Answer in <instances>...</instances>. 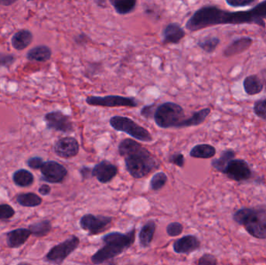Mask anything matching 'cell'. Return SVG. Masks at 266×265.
Returning <instances> with one entry per match:
<instances>
[{"mask_svg": "<svg viewBox=\"0 0 266 265\" xmlns=\"http://www.w3.org/2000/svg\"><path fill=\"white\" fill-rule=\"evenodd\" d=\"M265 20L266 0L245 11H228L217 6L207 5L193 13L187 21L185 28L195 32L216 25H255L265 29Z\"/></svg>", "mask_w": 266, "mask_h": 265, "instance_id": "6da1fadb", "label": "cell"}, {"mask_svg": "<svg viewBox=\"0 0 266 265\" xmlns=\"http://www.w3.org/2000/svg\"><path fill=\"white\" fill-rule=\"evenodd\" d=\"M136 237V229H133L129 233H122L118 232L108 233L102 238L104 247L98 250L91 257L93 264H101L110 259L114 258L129 249L134 243Z\"/></svg>", "mask_w": 266, "mask_h": 265, "instance_id": "7a4b0ae2", "label": "cell"}, {"mask_svg": "<svg viewBox=\"0 0 266 265\" xmlns=\"http://www.w3.org/2000/svg\"><path fill=\"white\" fill-rule=\"evenodd\" d=\"M126 170L132 178L140 179L158 169L160 164L147 149H139L125 157Z\"/></svg>", "mask_w": 266, "mask_h": 265, "instance_id": "3957f363", "label": "cell"}, {"mask_svg": "<svg viewBox=\"0 0 266 265\" xmlns=\"http://www.w3.org/2000/svg\"><path fill=\"white\" fill-rule=\"evenodd\" d=\"M234 220L252 236L266 239V210L243 208L234 214Z\"/></svg>", "mask_w": 266, "mask_h": 265, "instance_id": "277c9868", "label": "cell"}, {"mask_svg": "<svg viewBox=\"0 0 266 265\" xmlns=\"http://www.w3.org/2000/svg\"><path fill=\"white\" fill-rule=\"evenodd\" d=\"M154 118L156 125L161 129H178L180 124L187 117L179 104L165 102L157 107Z\"/></svg>", "mask_w": 266, "mask_h": 265, "instance_id": "5b68a950", "label": "cell"}, {"mask_svg": "<svg viewBox=\"0 0 266 265\" xmlns=\"http://www.w3.org/2000/svg\"><path fill=\"white\" fill-rule=\"evenodd\" d=\"M110 125L114 130L125 132L140 142H151L153 136L147 129L138 125L130 117L114 116L110 118Z\"/></svg>", "mask_w": 266, "mask_h": 265, "instance_id": "8992f818", "label": "cell"}, {"mask_svg": "<svg viewBox=\"0 0 266 265\" xmlns=\"http://www.w3.org/2000/svg\"><path fill=\"white\" fill-rule=\"evenodd\" d=\"M80 238L71 236L63 242L52 247L44 257L47 263L55 265H61L80 245Z\"/></svg>", "mask_w": 266, "mask_h": 265, "instance_id": "52a82bcc", "label": "cell"}, {"mask_svg": "<svg viewBox=\"0 0 266 265\" xmlns=\"http://www.w3.org/2000/svg\"><path fill=\"white\" fill-rule=\"evenodd\" d=\"M88 105L103 108H137L138 102L133 98L108 95L105 97L90 96L86 99Z\"/></svg>", "mask_w": 266, "mask_h": 265, "instance_id": "ba28073f", "label": "cell"}, {"mask_svg": "<svg viewBox=\"0 0 266 265\" xmlns=\"http://www.w3.org/2000/svg\"><path fill=\"white\" fill-rule=\"evenodd\" d=\"M47 129L63 133H71L74 127L71 117L60 111H53L46 114L44 117Z\"/></svg>", "mask_w": 266, "mask_h": 265, "instance_id": "9c48e42d", "label": "cell"}, {"mask_svg": "<svg viewBox=\"0 0 266 265\" xmlns=\"http://www.w3.org/2000/svg\"><path fill=\"white\" fill-rule=\"evenodd\" d=\"M111 222L112 218L110 216L87 214L80 219V225L82 229L87 231L90 236H93L105 231Z\"/></svg>", "mask_w": 266, "mask_h": 265, "instance_id": "30bf717a", "label": "cell"}, {"mask_svg": "<svg viewBox=\"0 0 266 265\" xmlns=\"http://www.w3.org/2000/svg\"><path fill=\"white\" fill-rule=\"evenodd\" d=\"M41 180L50 184H59L63 182L68 174V171L63 165L53 160L44 162L40 169Z\"/></svg>", "mask_w": 266, "mask_h": 265, "instance_id": "8fae6325", "label": "cell"}, {"mask_svg": "<svg viewBox=\"0 0 266 265\" xmlns=\"http://www.w3.org/2000/svg\"><path fill=\"white\" fill-rule=\"evenodd\" d=\"M224 174L227 178L236 181H246L252 177L250 166L245 160L234 159L226 166Z\"/></svg>", "mask_w": 266, "mask_h": 265, "instance_id": "7c38bea8", "label": "cell"}, {"mask_svg": "<svg viewBox=\"0 0 266 265\" xmlns=\"http://www.w3.org/2000/svg\"><path fill=\"white\" fill-rule=\"evenodd\" d=\"M53 150L59 157L70 159L77 156L80 151V145L74 137H64L55 142Z\"/></svg>", "mask_w": 266, "mask_h": 265, "instance_id": "4fadbf2b", "label": "cell"}, {"mask_svg": "<svg viewBox=\"0 0 266 265\" xmlns=\"http://www.w3.org/2000/svg\"><path fill=\"white\" fill-rule=\"evenodd\" d=\"M118 174V168L109 161L103 160L92 169V177H95L102 184L110 182Z\"/></svg>", "mask_w": 266, "mask_h": 265, "instance_id": "5bb4252c", "label": "cell"}, {"mask_svg": "<svg viewBox=\"0 0 266 265\" xmlns=\"http://www.w3.org/2000/svg\"><path fill=\"white\" fill-rule=\"evenodd\" d=\"M6 236H7V244L9 247L19 248L26 244L27 241L31 236V233L28 228H18L7 232Z\"/></svg>", "mask_w": 266, "mask_h": 265, "instance_id": "9a60e30c", "label": "cell"}, {"mask_svg": "<svg viewBox=\"0 0 266 265\" xmlns=\"http://www.w3.org/2000/svg\"><path fill=\"white\" fill-rule=\"evenodd\" d=\"M185 35V30L178 23H169L163 31V44H178Z\"/></svg>", "mask_w": 266, "mask_h": 265, "instance_id": "2e32d148", "label": "cell"}, {"mask_svg": "<svg viewBox=\"0 0 266 265\" xmlns=\"http://www.w3.org/2000/svg\"><path fill=\"white\" fill-rule=\"evenodd\" d=\"M200 247V241L197 237L191 235L183 236L175 241L173 245L174 251L177 254H188L196 251Z\"/></svg>", "mask_w": 266, "mask_h": 265, "instance_id": "e0dca14e", "label": "cell"}, {"mask_svg": "<svg viewBox=\"0 0 266 265\" xmlns=\"http://www.w3.org/2000/svg\"><path fill=\"white\" fill-rule=\"evenodd\" d=\"M252 44H253V40L249 37L237 38L226 47L224 52V56L228 58L241 54L248 49H250Z\"/></svg>", "mask_w": 266, "mask_h": 265, "instance_id": "ac0fdd59", "label": "cell"}, {"mask_svg": "<svg viewBox=\"0 0 266 265\" xmlns=\"http://www.w3.org/2000/svg\"><path fill=\"white\" fill-rule=\"evenodd\" d=\"M34 36L29 30H20L12 37L11 44L13 49L17 51H23L29 47L32 43Z\"/></svg>", "mask_w": 266, "mask_h": 265, "instance_id": "d6986e66", "label": "cell"}, {"mask_svg": "<svg viewBox=\"0 0 266 265\" xmlns=\"http://www.w3.org/2000/svg\"><path fill=\"white\" fill-rule=\"evenodd\" d=\"M51 49L46 45H38L34 47L27 53V59L31 62H45L51 59Z\"/></svg>", "mask_w": 266, "mask_h": 265, "instance_id": "ffe728a7", "label": "cell"}, {"mask_svg": "<svg viewBox=\"0 0 266 265\" xmlns=\"http://www.w3.org/2000/svg\"><path fill=\"white\" fill-rule=\"evenodd\" d=\"M243 85L245 93L249 96L258 95L264 89L262 80L257 75H251L247 77L244 80Z\"/></svg>", "mask_w": 266, "mask_h": 265, "instance_id": "44dd1931", "label": "cell"}, {"mask_svg": "<svg viewBox=\"0 0 266 265\" xmlns=\"http://www.w3.org/2000/svg\"><path fill=\"white\" fill-rule=\"evenodd\" d=\"M210 113V108H204L200 111H196L191 114V116L187 117L185 121H183L178 126V129H185V128L199 126L206 121V117L209 115Z\"/></svg>", "mask_w": 266, "mask_h": 265, "instance_id": "7402d4cb", "label": "cell"}, {"mask_svg": "<svg viewBox=\"0 0 266 265\" xmlns=\"http://www.w3.org/2000/svg\"><path fill=\"white\" fill-rule=\"evenodd\" d=\"M156 229H157V225L154 220H149L143 225L139 235V243L142 247H150L154 239Z\"/></svg>", "mask_w": 266, "mask_h": 265, "instance_id": "603a6c76", "label": "cell"}, {"mask_svg": "<svg viewBox=\"0 0 266 265\" xmlns=\"http://www.w3.org/2000/svg\"><path fill=\"white\" fill-rule=\"evenodd\" d=\"M16 202L20 206L25 208H35L40 206L42 204V199L37 194L33 192L21 193L17 195L16 197Z\"/></svg>", "mask_w": 266, "mask_h": 265, "instance_id": "cb8c5ba5", "label": "cell"}, {"mask_svg": "<svg viewBox=\"0 0 266 265\" xmlns=\"http://www.w3.org/2000/svg\"><path fill=\"white\" fill-rule=\"evenodd\" d=\"M28 229L31 231V236L41 238L49 234V233L52 231L53 226L49 220H44L31 223L28 226Z\"/></svg>", "mask_w": 266, "mask_h": 265, "instance_id": "d4e9b609", "label": "cell"}, {"mask_svg": "<svg viewBox=\"0 0 266 265\" xmlns=\"http://www.w3.org/2000/svg\"><path fill=\"white\" fill-rule=\"evenodd\" d=\"M13 183L20 187H28L32 185L35 181V177L31 171L26 169H20L13 174Z\"/></svg>", "mask_w": 266, "mask_h": 265, "instance_id": "484cf974", "label": "cell"}, {"mask_svg": "<svg viewBox=\"0 0 266 265\" xmlns=\"http://www.w3.org/2000/svg\"><path fill=\"white\" fill-rule=\"evenodd\" d=\"M216 153L215 147L209 144H199L193 147L190 151V156L197 159H209Z\"/></svg>", "mask_w": 266, "mask_h": 265, "instance_id": "4316f807", "label": "cell"}, {"mask_svg": "<svg viewBox=\"0 0 266 265\" xmlns=\"http://www.w3.org/2000/svg\"><path fill=\"white\" fill-rule=\"evenodd\" d=\"M234 158H235V152L234 150H224L221 153V157L212 160L211 164H212V167L215 168L216 171L224 173L226 166L232 160H234Z\"/></svg>", "mask_w": 266, "mask_h": 265, "instance_id": "83f0119b", "label": "cell"}, {"mask_svg": "<svg viewBox=\"0 0 266 265\" xmlns=\"http://www.w3.org/2000/svg\"><path fill=\"white\" fill-rule=\"evenodd\" d=\"M116 13L120 15H126L133 11L136 8V0H110Z\"/></svg>", "mask_w": 266, "mask_h": 265, "instance_id": "f1b7e54d", "label": "cell"}, {"mask_svg": "<svg viewBox=\"0 0 266 265\" xmlns=\"http://www.w3.org/2000/svg\"><path fill=\"white\" fill-rule=\"evenodd\" d=\"M142 146L132 138H125L118 145V153L123 157H126L142 148Z\"/></svg>", "mask_w": 266, "mask_h": 265, "instance_id": "f546056e", "label": "cell"}, {"mask_svg": "<svg viewBox=\"0 0 266 265\" xmlns=\"http://www.w3.org/2000/svg\"><path fill=\"white\" fill-rule=\"evenodd\" d=\"M220 43H221V40L217 37H207V38L199 40L197 44L202 50L204 51L206 53L211 54L212 52H215Z\"/></svg>", "mask_w": 266, "mask_h": 265, "instance_id": "4dcf8cb0", "label": "cell"}, {"mask_svg": "<svg viewBox=\"0 0 266 265\" xmlns=\"http://www.w3.org/2000/svg\"><path fill=\"white\" fill-rule=\"evenodd\" d=\"M167 182V176L163 172H159L153 176L151 181V188L154 190H160Z\"/></svg>", "mask_w": 266, "mask_h": 265, "instance_id": "1f68e13d", "label": "cell"}, {"mask_svg": "<svg viewBox=\"0 0 266 265\" xmlns=\"http://www.w3.org/2000/svg\"><path fill=\"white\" fill-rule=\"evenodd\" d=\"M253 111L257 117L266 121V98H261L255 103Z\"/></svg>", "mask_w": 266, "mask_h": 265, "instance_id": "d6a6232c", "label": "cell"}, {"mask_svg": "<svg viewBox=\"0 0 266 265\" xmlns=\"http://www.w3.org/2000/svg\"><path fill=\"white\" fill-rule=\"evenodd\" d=\"M16 211L8 204H0V221H7L14 217Z\"/></svg>", "mask_w": 266, "mask_h": 265, "instance_id": "836d02e7", "label": "cell"}, {"mask_svg": "<svg viewBox=\"0 0 266 265\" xmlns=\"http://www.w3.org/2000/svg\"><path fill=\"white\" fill-rule=\"evenodd\" d=\"M182 231V225H181V223H177V222L170 223V224L167 226V234L170 236H172V237H174V236H179L180 234H181Z\"/></svg>", "mask_w": 266, "mask_h": 265, "instance_id": "e575fe53", "label": "cell"}, {"mask_svg": "<svg viewBox=\"0 0 266 265\" xmlns=\"http://www.w3.org/2000/svg\"><path fill=\"white\" fill-rule=\"evenodd\" d=\"M15 61L16 58L13 55L0 53V68L10 66L14 63Z\"/></svg>", "mask_w": 266, "mask_h": 265, "instance_id": "d590c367", "label": "cell"}, {"mask_svg": "<svg viewBox=\"0 0 266 265\" xmlns=\"http://www.w3.org/2000/svg\"><path fill=\"white\" fill-rule=\"evenodd\" d=\"M198 265H217V260L215 256L206 254L202 256L198 262Z\"/></svg>", "mask_w": 266, "mask_h": 265, "instance_id": "8d00e7d4", "label": "cell"}, {"mask_svg": "<svg viewBox=\"0 0 266 265\" xmlns=\"http://www.w3.org/2000/svg\"><path fill=\"white\" fill-rule=\"evenodd\" d=\"M226 3L232 7H245L255 4V0H227Z\"/></svg>", "mask_w": 266, "mask_h": 265, "instance_id": "74e56055", "label": "cell"}, {"mask_svg": "<svg viewBox=\"0 0 266 265\" xmlns=\"http://www.w3.org/2000/svg\"><path fill=\"white\" fill-rule=\"evenodd\" d=\"M155 106V104H153L143 107L140 111L141 116H142V117L147 119L152 118L154 116L156 109H157Z\"/></svg>", "mask_w": 266, "mask_h": 265, "instance_id": "f35d334b", "label": "cell"}, {"mask_svg": "<svg viewBox=\"0 0 266 265\" xmlns=\"http://www.w3.org/2000/svg\"><path fill=\"white\" fill-rule=\"evenodd\" d=\"M44 161L43 159L39 156H34V157L30 158L29 160L27 161V164L30 168L33 170H40L42 166Z\"/></svg>", "mask_w": 266, "mask_h": 265, "instance_id": "ab89813d", "label": "cell"}, {"mask_svg": "<svg viewBox=\"0 0 266 265\" xmlns=\"http://www.w3.org/2000/svg\"><path fill=\"white\" fill-rule=\"evenodd\" d=\"M169 162L175 166H179V167H183L185 165V156L181 153H175V154L172 155L169 158Z\"/></svg>", "mask_w": 266, "mask_h": 265, "instance_id": "60d3db41", "label": "cell"}, {"mask_svg": "<svg viewBox=\"0 0 266 265\" xmlns=\"http://www.w3.org/2000/svg\"><path fill=\"white\" fill-rule=\"evenodd\" d=\"M52 188L49 184H44L41 185V187L38 188V192L40 195L42 196H49V194L51 193Z\"/></svg>", "mask_w": 266, "mask_h": 265, "instance_id": "b9f144b4", "label": "cell"}, {"mask_svg": "<svg viewBox=\"0 0 266 265\" xmlns=\"http://www.w3.org/2000/svg\"><path fill=\"white\" fill-rule=\"evenodd\" d=\"M80 172L82 178H84V179H87V178H90L92 176V169H90V167H87V166L82 167Z\"/></svg>", "mask_w": 266, "mask_h": 265, "instance_id": "7bdbcfd3", "label": "cell"}, {"mask_svg": "<svg viewBox=\"0 0 266 265\" xmlns=\"http://www.w3.org/2000/svg\"><path fill=\"white\" fill-rule=\"evenodd\" d=\"M17 2L16 0H0V6L10 7Z\"/></svg>", "mask_w": 266, "mask_h": 265, "instance_id": "ee69618b", "label": "cell"}, {"mask_svg": "<svg viewBox=\"0 0 266 265\" xmlns=\"http://www.w3.org/2000/svg\"><path fill=\"white\" fill-rule=\"evenodd\" d=\"M261 77H262V79H261V80H262L263 84H264V90H265V91H266V68H264V69L261 70Z\"/></svg>", "mask_w": 266, "mask_h": 265, "instance_id": "f6af8a7d", "label": "cell"}, {"mask_svg": "<svg viewBox=\"0 0 266 265\" xmlns=\"http://www.w3.org/2000/svg\"><path fill=\"white\" fill-rule=\"evenodd\" d=\"M16 265H32L31 263H28V262H20V263H17Z\"/></svg>", "mask_w": 266, "mask_h": 265, "instance_id": "bcb514c9", "label": "cell"}]
</instances>
